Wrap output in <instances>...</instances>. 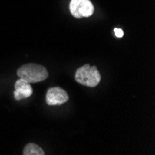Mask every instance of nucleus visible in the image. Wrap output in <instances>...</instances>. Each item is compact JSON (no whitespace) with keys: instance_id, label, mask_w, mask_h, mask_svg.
Segmentation results:
<instances>
[{"instance_id":"obj_7","label":"nucleus","mask_w":155,"mask_h":155,"mask_svg":"<svg viewBox=\"0 0 155 155\" xmlns=\"http://www.w3.org/2000/svg\"><path fill=\"white\" fill-rule=\"evenodd\" d=\"M114 34H115L116 37H118V38H122L124 36V32H123L122 29H120V28H115Z\"/></svg>"},{"instance_id":"obj_1","label":"nucleus","mask_w":155,"mask_h":155,"mask_svg":"<svg viewBox=\"0 0 155 155\" xmlns=\"http://www.w3.org/2000/svg\"><path fill=\"white\" fill-rule=\"evenodd\" d=\"M17 75L23 81L33 84L46 80L48 77V72L40 64L27 63L18 69Z\"/></svg>"},{"instance_id":"obj_2","label":"nucleus","mask_w":155,"mask_h":155,"mask_svg":"<svg viewBox=\"0 0 155 155\" xmlns=\"http://www.w3.org/2000/svg\"><path fill=\"white\" fill-rule=\"evenodd\" d=\"M74 78L77 83L84 87H95L100 84L101 76L96 66L84 64L76 70Z\"/></svg>"},{"instance_id":"obj_3","label":"nucleus","mask_w":155,"mask_h":155,"mask_svg":"<svg viewBox=\"0 0 155 155\" xmlns=\"http://www.w3.org/2000/svg\"><path fill=\"white\" fill-rule=\"evenodd\" d=\"M70 12L76 19L88 18L93 15L94 6L90 0H71Z\"/></svg>"},{"instance_id":"obj_6","label":"nucleus","mask_w":155,"mask_h":155,"mask_svg":"<svg viewBox=\"0 0 155 155\" xmlns=\"http://www.w3.org/2000/svg\"><path fill=\"white\" fill-rule=\"evenodd\" d=\"M23 155H45V151L35 143L27 144L22 152Z\"/></svg>"},{"instance_id":"obj_4","label":"nucleus","mask_w":155,"mask_h":155,"mask_svg":"<svg viewBox=\"0 0 155 155\" xmlns=\"http://www.w3.org/2000/svg\"><path fill=\"white\" fill-rule=\"evenodd\" d=\"M69 101L68 93L61 87H51L46 94V102L49 106H59Z\"/></svg>"},{"instance_id":"obj_5","label":"nucleus","mask_w":155,"mask_h":155,"mask_svg":"<svg viewBox=\"0 0 155 155\" xmlns=\"http://www.w3.org/2000/svg\"><path fill=\"white\" fill-rule=\"evenodd\" d=\"M15 91H14V98L16 101L25 100V98L30 97L33 94V88L31 87V84L22 79H19L15 83Z\"/></svg>"}]
</instances>
